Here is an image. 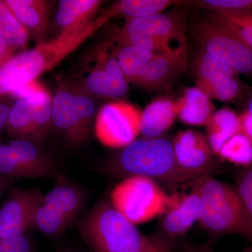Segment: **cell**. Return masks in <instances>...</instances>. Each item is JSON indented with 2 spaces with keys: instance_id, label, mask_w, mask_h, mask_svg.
<instances>
[{
  "instance_id": "obj_29",
  "label": "cell",
  "mask_w": 252,
  "mask_h": 252,
  "mask_svg": "<svg viewBox=\"0 0 252 252\" xmlns=\"http://www.w3.org/2000/svg\"><path fill=\"white\" fill-rule=\"evenodd\" d=\"M193 70L196 80H207L220 76L238 77L239 75L224 63L212 57L203 49L199 51L194 59Z\"/></svg>"
},
{
  "instance_id": "obj_10",
  "label": "cell",
  "mask_w": 252,
  "mask_h": 252,
  "mask_svg": "<svg viewBox=\"0 0 252 252\" xmlns=\"http://www.w3.org/2000/svg\"><path fill=\"white\" fill-rule=\"evenodd\" d=\"M44 197L39 189H14L0 207V239L21 236L35 227Z\"/></svg>"
},
{
  "instance_id": "obj_45",
  "label": "cell",
  "mask_w": 252,
  "mask_h": 252,
  "mask_svg": "<svg viewBox=\"0 0 252 252\" xmlns=\"http://www.w3.org/2000/svg\"><path fill=\"white\" fill-rule=\"evenodd\" d=\"M72 252L65 251V252Z\"/></svg>"
},
{
  "instance_id": "obj_17",
  "label": "cell",
  "mask_w": 252,
  "mask_h": 252,
  "mask_svg": "<svg viewBox=\"0 0 252 252\" xmlns=\"http://www.w3.org/2000/svg\"><path fill=\"white\" fill-rule=\"evenodd\" d=\"M51 118L54 125L64 132L69 142L79 144L75 96L69 91H59L52 99Z\"/></svg>"
},
{
  "instance_id": "obj_33",
  "label": "cell",
  "mask_w": 252,
  "mask_h": 252,
  "mask_svg": "<svg viewBox=\"0 0 252 252\" xmlns=\"http://www.w3.org/2000/svg\"><path fill=\"white\" fill-rule=\"evenodd\" d=\"M235 182L234 188L252 218V165L238 170Z\"/></svg>"
},
{
  "instance_id": "obj_20",
  "label": "cell",
  "mask_w": 252,
  "mask_h": 252,
  "mask_svg": "<svg viewBox=\"0 0 252 252\" xmlns=\"http://www.w3.org/2000/svg\"><path fill=\"white\" fill-rule=\"evenodd\" d=\"M102 3L98 0H63L59 3L56 21L63 30L79 27L91 21Z\"/></svg>"
},
{
  "instance_id": "obj_13",
  "label": "cell",
  "mask_w": 252,
  "mask_h": 252,
  "mask_svg": "<svg viewBox=\"0 0 252 252\" xmlns=\"http://www.w3.org/2000/svg\"><path fill=\"white\" fill-rule=\"evenodd\" d=\"M188 66L187 44L172 52L156 55L135 84L143 87H160L181 73L186 72Z\"/></svg>"
},
{
  "instance_id": "obj_12",
  "label": "cell",
  "mask_w": 252,
  "mask_h": 252,
  "mask_svg": "<svg viewBox=\"0 0 252 252\" xmlns=\"http://www.w3.org/2000/svg\"><path fill=\"white\" fill-rule=\"evenodd\" d=\"M171 196V203L162 215L160 226L163 236L174 240L185 235L198 220L201 201L193 184L190 193H173Z\"/></svg>"
},
{
  "instance_id": "obj_16",
  "label": "cell",
  "mask_w": 252,
  "mask_h": 252,
  "mask_svg": "<svg viewBox=\"0 0 252 252\" xmlns=\"http://www.w3.org/2000/svg\"><path fill=\"white\" fill-rule=\"evenodd\" d=\"M5 4L28 31L40 35L48 25L49 3L41 0H6Z\"/></svg>"
},
{
  "instance_id": "obj_28",
  "label": "cell",
  "mask_w": 252,
  "mask_h": 252,
  "mask_svg": "<svg viewBox=\"0 0 252 252\" xmlns=\"http://www.w3.org/2000/svg\"><path fill=\"white\" fill-rule=\"evenodd\" d=\"M217 156L238 166H250L252 165V142L243 134H237L225 142Z\"/></svg>"
},
{
  "instance_id": "obj_32",
  "label": "cell",
  "mask_w": 252,
  "mask_h": 252,
  "mask_svg": "<svg viewBox=\"0 0 252 252\" xmlns=\"http://www.w3.org/2000/svg\"><path fill=\"white\" fill-rule=\"evenodd\" d=\"M10 95L14 96L18 99L28 101L32 105L48 103L52 102L53 99L47 89L36 80L26 83L13 91Z\"/></svg>"
},
{
  "instance_id": "obj_37",
  "label": "cell",
  "mask_w": 252,
  "mask_h": 252,
  "mask_svg": "<svg viewBox=\"0 0 252 252\" xmlns=\"http://www.w3.org/2000/svg\"><path fill=\"white\" fill-rule=\"evenodd\" d=\"M240 133L248 137L252 142V117L249 113L243 111L239 114Z\"/></svg>"
},
{
  "instance_id": "obj_23",
  "label": "cell",
  "mask_w": 252,
  "mask_h": 252,
  "mask_svg": "<svg viewBox=\"0 0 252 252\" xmlns=\"http://www.w3.org/2000/svg\"><path fill=\"white\" fill-rule=\"evenodd\" d=\"M196 87L210 99L220 101L233 100L240 96L244 89L238 77L232 76H220L207 80H196Z\"/></svg>"
},
{
  "instance_id": "obj_35",
  "label": "cell",
  "mask_w": 252,
  "mask_h": 252,
  "mask_svg": "<svg viewBox=\"0 0 252 252\" xmlns=\"http://www.w3.org/2000/svg\"><path fill=\"white\" fill-rule=\"evenodd\" d=\"M0 252H34V245L26 235L0 239Z\"/></svg>"
},
{
  "instance_id": "obj_2",
  "label": "cell",
  "mask_w": 252,
  "mask_h": 252,
  "mask_svg": "<svg viewBox=\"0 0 252 252\" xmlns=\"http://www.w3.org/2000/svg\"><path fill=\"white\" fill-rule=\"evenodd\" d=\"M201 201L198 221L212 241L227 235H238L252 243V218L234 187L211 175L192 181Z\"/></svg>"
},
{
  "instance_id": "obj_7",
  "label": "cell",
  "mask_w": 252,
  "mask_h": 252,
  "mask_svg": "<svg viewBox=\"0 0 252 252\" xmlns=\"http://www.w3.org/2000/svg\"><path fill=\"white\" fill-rule=\"evenodd\" d=\"M85 201L80 189L70 183H60L44 195L36 213L35 227L49 236L63 233L77 218Z\"/></svg>"
},
{
  "instance_id": "obj_39",
  "label": "cell",
  "mask_w": 252,
  "mask_h": 252,
  "mask_svg": "<svg viewBox=\"0 0 252 252\" xmlns=\"http://www.w3.org/2000/svg\"><path fill=\"white\" fill-rule=\"evenodd\" d=\"M11 108L7 104L0 101V132L5 128Z\"/></svg>"
},
{
  "instance_id": "obj_4",
  "label": "cell",
  "mask_w": 252,
  "mask_h": 252,
  "mask_svg": "<svg viewBox=\"0 0 252 252\" xmlns=\"http://www.w3.org/2000/svg\"><path fill=\"white\" fill-rule=\"evenodd\" d=\"M111 204L133 224H140L161 216L172 201L156 181L130 176L117 184L110 195Z\"/></svg>"
},
{
  "instance_id": "obj_25",
  "label": "cell",
  "mask_w": 252,
  "mask_h": 252,
  "mask_svg": "<svg viewBox=\"0 0 252 252\" xmlns=\"http://www.w3.org/2000/svg\"><path fill=\"white\" fill-rule=\"evenodd\" d=\"M86 86L93 94L112 97H122L128 89L125 78L109 75L102 67L89 74Z\"/></svg>"
},
{
  "instance_id": "obj_15",
  "label": "cell",
  "mask_w": 252,
  "mask_h": 252,
  "mask_svg": "<svg viewBox=\"0 0 252 252\" xmlns=\"http://www.w3.org/2000/svg\"><path fill=\"white\" fill-rule=\"evenodd\" d=\"M175 102L177 118L188 125L205 126L215 112L211 99L196 86L186 89Z\"/></svg>"
},
{
  "instance_id": "obj_44",
  "label": "cell",
  "mask_w": 252,
  "mask_h": 252,
  "mask_svg": "<svg viewBox=\"0 0 252 252\" xmlns=\"http://www.w3.org/2000/svg\"><path fill=\"white\" fill-rule=\"evenodd\" d=\"M241 252H252V243L244 248Z\"/></svg>"
},
{
  "instance_id": "obj_43",
  "label": "cell",
  "mask_w": 252,
  "mask_h": 252,
  "mask_svg": "<svg viewBox=\"0 0 252 252\" xmlns=\"http://www.w3.org/2000/svg\"><path fill=\"white\" fill-rule=\"evenodd\" d=\"M244 111L249 113L252 117V91L249 95L248 100H247L246 109Z\"/></svg>"
},
{
  "instance_id": "obj_36",
  "label": "cell",
  "mask_w": 252,
  "mask_h": 252,
  "mask_svg": "<svg viewBox=\"0 0 252 252\" xmlns=\"http://www.w3.org/2000/svg\"><path fill=\"white\" fill-rule=\"evenodd\" d=\"M101 62H102L101 67L103 68L109 75L125 78L120 64H119V61H118L115 55L111 56V57L104 56L102 59H101Z\"/></svg>"
},
{
  "instance_id": "obj_38",
  "label": "cell",
  "mask_w": 252,
  "mask_h": 252,
  "mask_svg": "<svg viewBox=\"0 0 252 252\" xmlns=\"http://www.w3.org/2000/svg\"><path fill=\"white\" fill-rule=\"evenodd\" d=\"M15 50L0 37V68L14 56Z\"/></svg>"
},
{
  "instance_id": "obj_9",
  "label": "cell",
  "mask_w": 252,
  "mask_h": 252,
  "mask_svg": "<svg viewBox=\"0 0 252 252\" xmlns=\"http://www.w3.org/2000/svg\"><path fill=\"white\" fill-rule=\"evenodd\" d=\"M127 37L151 38L177 49L187 44L185 15L172 11L147 17L127 18L124 28L117 32L116 39Z\"/></svg>"
},
{
  "instance_id": "obj_1",
  "label": "cell",
  "mask_w": 252,
  "mask_h": 252,
  "mask_svg": "<svg viewBox=\"0 0 252 252\" xmlns=\"http://www.w3.org/2000/svg\"><path fill=\"white\" fill-rule=\"evenodd\" d=\"M79 230L94 252H157L165 237L144 236L112 204L102 201L80 222Z\"/></svg>"
},
{
  "instance_id": "obj_41",
  "label": "cell",
  "mask_w": 252,
  "mask_h": 252,
  "mask_svg": "<svg viewBox=\"0 0 252 252\" xmlns=\"http://www.w3.org/2000/svg\"><path fill=\"white\" fill-rule=\"evenodd\" d=\"M182 252H215L210 245H203L198 247H189Z\"/></svg>"
},
{
  "instance_id": "obj_22",
  "label": "cell",
  "mask_w": 252,
  "mask_h": 252,
  "mask_svg": "<svg viewBox=\"0 0 252 252\" xmlns=\"http://www.w3.org/2000/svg\"><path fill=\"white\" fill-rule=\"evenodd\" d=\"M180 1L173 0H122L109 10L111 17L122 14L128 18L147 17L162 13Z\"/></svg>"
},
{
  "instance_id": "obj_6",
  "label": "cell",
  "mask_w": 252,
  "mask_h": 252,
  "mask_svg": "<svg viewBox=\"0 0 252 252\" xmlns=\"http://www.w3.org/2000/svg\"><path fill=\"white\" fill-rule=\"evenodd\" d=\"M193 33L207 54L237 74L252 75V49L234 32L208 20L195 23Z\"/></svg>"
},
{
  "instance_id": "obj_18",
  "label": "cell",
  "mask_w": 252,
  "mask_h": 252,
  "mask_svg": "<svg viewBox=\"0 0 252 252\" xmlns=\"http://www.w3.org/2000/svg\"><path fill=\"white\" fill-rule=\"evenodd\" d=\"M205 126L207 141L217 155L225 142L240 133L239 115L230 109H220L214 112Z\"/></svg>"
},
{
  "instance_id": "obj_11",
  "label": "cell",
  "mask_w": 252,
  "mask_h": 252,
  "mask_svg": "<svg viewBox=\"0 0 252 252\" xmlns=\"http://www.w3.org/2000/svg\"><path fill=\"white\" fill-rule=\"evenodd\" d=\"M177 166L192 180L213 172L214 153L202 132L193 130L181 131L173 141Z\"/></svg>"
},
{
  "instance_id": "obj_21",
  "label": "cell",
  "mask_w": 252,
  "mask_h": 252,
  "mask_svg": "<svg viewBox=\"0 0 252 252\" xmlns=\"http://www.w3.org/2000/svg\"><path fill=\"white\" fill-rule=\"evenodd\" d=\"M34 112L32 104L24 99H17L11 107L5 128L15 139L32 140Z\"/></svg>"
},
{
  "instance_id": "obj_27",
  "label": "cell",
  "mask_w": 252,
  "mask_h": 252,
  "mask_svg": "<svg viewBox=\"0 0 252 252\" xmlns=\"http://www.w3.org/2000/svg\"><path fill=\"white\" fill-rule=\"evenodd\" d=\"M210 20L234 32L252 49V13L215 11Z\"/></svg>"
},
{
  "instance_id": "obj_5",
  "label": "cell",
  "mask_w": 252,
  "mask_h": 252,
  "mask_svg": "<svg viewBox=\"0 0 252 252\" xmlns=\"http://www.w3.org/2000/svg\"><path fill=\"white\" fill-rule=\"evenodd\" d=\"M109 18L108 14H106L95 21L91 20L79 27L63 30L54 40L40 43L34 49L18 55L30 80H36L41 74L56 67L87 40Z\"/></svg>"
},
{
  "instance_id": "obj_40",
  "label": "cell",
  "mask_w": 252,
  "mask_h": 252,
  "mask_svg": "<svg viewBox=\"0 0 252 252\" xmlns=\"http://www.w3.org/2000/svg\"><path fill=\"white\" fill-rule=\"evenodd\" d=\"M175 240L165 238L161 247L157 252H174L175 251Z\"/></svg>"
},
{
  "instance_id": "obj_19",
  "label": "cell",
  "mask_w": 252,
  "mask_h": 252,
  "mask_svg": "<svg viewBox=\"0 0 252 252\" xmlns=\"http://www.w3.org/2000/svg\"><path fill=\"white\" fill-rule=\"evenodd\" d=\"M8 145L17 154L20 160L36 177H51L57 173L56 163L51 157L38 148L34 142L14 139Z\"/></svg>"
},
{
  "instance_id": "obj_31",
  "label": "cell",
  "mask_w": 252,
  "mask_h": 252,
  "mask_svg": "<svg viewBox=\"0 0 252 252\" xmlns=\"http://www.w3.org/2000/svg\"><path fill=\"white\" fill-rule=\"evenodd\" d=\"M75 105L79 120L78 137L79 144H82L89 138L95 107L94 102L84 95L75 96Z\"/></svg>"
},
{
  "instance_id": "obj_8",
  "label": "cell",
  "mask_w": 252,
  "mask_h": 252,
  "mask_svg": "<svg viewBox=\"0 0 252 252\" xmlns=\"http://www.w3.org/2000/svg\"><path fill=\"white\" fill-rule=\"evenodd\" d=\"M142 112L125 102H110L99 111L94 132L99 142L112 148H124L140 133Z\"/></svg>"
},
{
  "instance_id": "obj_3",
  "label": "cell",
  "mask_w": 252,
  "mask_h": 252,
  "mask_svg": "<svg viewBox=\"0 0 252 252\" xmlns=\"http://www.w3.org/2000/svg\"><path fill=\"white\" fill-rule=\"evenodd\" d=\"M109 170L116 175L142 176L170 186L193 181L177 166L172 141L162 137L134 141L113 159Z\"/></svg>"
},
{
  "instance_id": "obj_42",
  "label": "cell",
  "mask_w": 252,
  "mask_h": 252,
  "mask_svg": "<svg viewBox=\"0 0 252 252\" xmlns=\"http://www.w3.org/2000/svg\"><path fill=\"white\" fill-rule=\"evenodd\" d=\"M8 180L5 178L4 175H0V196L4 193L9 185Z\"/></svg>"
},
{
  "instance_id": "obj_26",
  "label": "cell",
  "mask_w": 252,
  "mask_h": 252,
  "mask_svg": "<svg viewBox=\"0 0 252 252\" xmlns=\"http://www.w3.org/2000/svg\"><path fill=\"white\" fill-rule=\"evenodd\" d=\"M0 37L14 49L26 46L28 32L19 22L11 10L0 1Z\"/></svg>"
},
{
  "instance_id": "obj_24",
  "label": "cell",
  "mask_w": 252,
  "mask_h": 252,
  "mask_svg": "<svg viewBox=\"0 0 252 252\" xmlns=\"http://www.w3.org/2000/svg\"><path fill=\"white\" fill-rule=\"evenodd\" d=\"M153 53L132 46H124L117 56L126 81L135 84L144 68L155 57Z\"/></svg>"
},
{
  "instance_id": "obj_34",
  "label": "cell",
  "mask_w": 252,
  "mask_h": 252,
  "mask_svg": "<svg viewBox=\"0 0 252 252\" xmlns=\"http://www.w3.org/2000/svg\"><path fill=\"white\" fill-rule=\"evenodd\" d=\"M200 7L215 11L252 13V0H203L195 1Z\"/></svg>"
},
{
  "instance_id": "obj_14",
  "label": "cell",
  "mask_w": 252,
  "mask_h": 252,
  "mask_svg": "<svg viewBox=\"0 0 252 252\" xmlns=\"http://www.w3.org/2000/svg\"><path fill=\"white\" fill-rule=\"evenodd\" d=\"M177 118L175 101L167 97L154 99L141 114L140 134L147 139L161 137Z\"/></svg>"
},
{
  "instance_id": "obj_30",
  "label": "cell",
  "mask_w": 252,
  "mask_h": 252,
  "mask_svg": "<svg viewBox=\"0 0 252 252\" xmlns=\"http://www.w3.org/2000/svg\"><path fill=\"white\" fill-rule=\"evenodd\" d=\"M0 175L17 178H36L8 144L3 143H0Z\"/></svg>"
}]
</instances>
